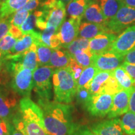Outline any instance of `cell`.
Segmentation results:
<instances>
[{"label":"cell","mask_w":135,"mask_h":135,"mask_svg":"<svg viewBox=\"0 0 135 135\" xmlns=\"http://www.w3.org/2000/svg\"><path fill=\"white\" fill-rule=\"evenodd\" d=\"M45 127L50 135H70L76 123L72 120V106L50 99H38Z\"/></svg>","instance_id":"obj_1"},{"label":"cell","mask_w":135,"mask_h":135,"mask_svg":"<svg viewBox=\"0 0 135 135\" xmlns=\"http://www.w3.org/2000/svg\"><path fill=\"white\" fill-rule=\"evenodd\" d=\"M11 123L26 135H50L45 127L43 111L29 97L20 100L19 110Z\"/></svg>","instance_id":"obj_2"},{"label":"cell","mask_w":135,"mask_h":135,"mask_svg":"<svg viewBox=\"0 0 135 135\" xmlns=\"http://www.w3.org/2000/svg\"><path fill=\"white\" fill-rule=\"evenodd\" d=\"M55 101L61 103H71L76 97L78 83L69 66L55 70L52 76Z\"/></svg>","instance_id":"obj_3"},{"label":"cell","mask_w":135,"mask_h":135,"mask_svg":"<svg viewBox=\"0 0 135 135\" xmlns=\"http://www.w3.org/2000/svg\"><path fill=\"white\" fill-rule=\"evenodd\" d=\"M7 60L9 64H6L12 75L11 81V88L19 95L24 97H30L33 88V71L23 67L20 64Z\"/></svg>","instance_id":"obj_4"},{"label":"cell","mask_w":135,"mask_h":135,"mask_svg":"<svg viewBox=\"0 0 135 135\" xmlns=\"http://www.w3.org/2000/svg\"><path fill=\"white\" fill-rule=\"evenodd\" d=\"M41 16L47 21V28L60 30L66 17L65 5L61 0H46L41 4Z\"/></svg>","instance_id":"obj_5"},{"label":"cell","mask_w":135,"mask_h":135,"mask_svg":"<svg viewBox=\"0 0 135 135\" xmlns=\"http://www.w3.org/2000/svg\"><path fill=\"white\" fill-rule=\"evenodd\" d=\"M53 67L41 66L33 71V89L41 99L49 100L51 96V78L54 73Z\"/></svg>","instance_id":"obj_6"},{"label":"cell","mask_w":135,"mask_h":135,"mask_svg":"<svg viewBox=\"0 0 135 135\" xmlns=\"http://www.w3.org/2000/svg\"><path fill=\"white\" fill-rule=\"evenodd\" d=\"M135 25V8L123 4L117 13L106 22L110 33H121L128 27Z\"/></svg>","instance_id":"obj_7"},{"label":"cell","mask_w":135,"mask_h":135,"mask_svg":"<svg viewBox=\"0 0 135 135\" xmlns=\"http://www.w3.org/2000/svg\"><path fill=\"white\" fill-rule=\"evenodd\" d=\"M18 94L11 88L0 86V118L6 123L11 122L18 112Z\"/></svg>","instance_id":"obj_8"},{"label":"cell","mask_w":135,"mask_h":135,"mask_svg":"<svg viewBox=\"0 0 135 135\" xmlns=\"http://www.w3.org/2000/svg\"><path fill=\"white\" fill-rule=\"evenodd\" d=\"M113 95L106 93L92 94L86 106L87 111L91 116L104 117L111 108Z\"/></svg>","instance_id":"obj_9"},{"label":"cell","mask_w":135,"mask_h":135,"mask_svg":"<svg viewBox=\"0 0 135 135\" xmlns=\"http://www.w3.org/2000/svg\"><path fill=\"white\" fill-rule=\"evenodd\" d=\"M124 56L112 50L93 55V65L99 71H113L124 62Z\"/></svg>","instance_id":"obj_10"},{"label":"cell","mask_w":135,"mask_h":135,"mask_svg":"<svg viewBox=\"0 0 135 135\" xmlns=\"http://www.w3.org/2000/svg\"><path fill=\"white\" fill-rule=\"evenodd\" d=\"M135 46V25L121 32L111 46V50L124 56Z\"/></svg>","instance_id":"obj_11"},{"label":"cell","mask_w":135,"mask_h":135,"mask_svg":"<svg viewBox=\"0 0 135 135\" xmlns=\"http://www.w3.org/2000/svg\"><path fill=\"white\" fill-rule=\"evenodd\" d=\"M81 21V18L70 17V19L63 22L58 31L61 43V46L65 48L78 37Z\"/></svg>","instance_id":"obj_12"},{"label":"cell","mask_w":135,"mask_h":135,"mask_svg":"<svg viewBox=\"0 0 135 135\" xmlns=\"http://www.w3.org/2000/svg\"><path fill=\"white\" fill-rule=\"evenodd\" d=\"M133 92L128 89H121L114 94L112 106L108 114V118H117L129 111V98Z\"/></svg>","instance_id":"obj_13"},{"label":"cell","mask_w":135,"mask_h":135,"mask_svg":"<svg viewBox=\"0 0 135 135\" xmlns=\"http://www.w3.org/2000/svg\"><path fill=\"white\" fill-rule=\"evenodd\" d=\"M36 50V45L35 43L23 53L14 56H7L3 59L20 64L23 67L34 71L39 66Z\"/></svg>","instance_id":"obj_14"},{"label":"cell","mask_w":135,"mask_h":135,"mask_svg":"<svg viewBox=\"0 0 135 135\" xmlns=\"http://www.w3.org/2000/svg\"><path fill=\"white\" fill-rule=\"evenodd\" d=\"M89 128L97 135H126L121 128L119 118L94 123Z\"/></svg>","instance_id":"obj_15"},{"label":"cell","mask_w":135,"mask_h":135,"mask_svg":"<svg viewBox=\"0 0 135 135\" xmlns=\"http://www.w3.org/2000/svg\"><path fill=\"white\" fill-rule=\"evenodd\" d=\"M116 37V34L113 33L100 34L89 40V50L93 55L100 54L110 50Z\"/></svg>","instance_id":"obj_16"},{"label":"cell","mask_w":135,"mask_h":135,"mask_svg":"<svg viewBox=\"0 0 135 135\" xmlns=\"http://www.w3.org/2000/svg\"><path fill=\"white\" fill-rule=\"evenodd\" d=\"M40 42H41V33L33 30L28 33L25 34L21 38L18 39L14 47L6 56H14L23 53L28 50L33 44H37Z\"/></svg>","instance_id":"obj_17"},{"label":"cell","mask_w":135,"mask_h":135,"mask_svg":"<svg viewBox=\"0 0 135 135\" xmlns=\"http://www.w3.org/2000/svg\"><path fill=\"white\" fill-rule=\"evenodd\" d=\"M104 33H110L105 25L83 22L80 24L78 38L91 40L98 35Z\"/></svg>","instance_id":"obj_18"},{"label":"cell","mask_w":135,"mask_h":135,"mask_svg":"<svg viewBox=\"0 0 135 135\" xmlns=\"http://www.w3.org/2000/svg\"><path fill=\"white\" fill-rule=\"evenodd\" d=\"M83 18L87 22L105 25L108 20L103 13L101 8L98 3L93 1L89 4L84 12Z\"/></svg>","instance_id":"obj_19"},{"label":"cell","mask_w":135,"mask_h":135,"mask_svg":"<svg viewBox=\"0 0 135 135\" xmlns=\"http://www.w3.org/2000/svg\"><path fill=\"white\" fill-rule=\"evenodd\" d=\"M29 1L30 0H4L0 2V20L12 16Z\"/></svg>","instance_id":"obj_20"},{"label":"cell","mask_w":135,"mask_h":135,"mask_svg":"<svg viewBox=\"0 0 135 135\" xmlns=\"http://www.w3.org/2000/svg\"><path fill=\"white\" fill-rule=\"evenodd\" d=\"M114 78L121 89L135 90V80L131 76L122 66H119L113 71Z\"/></svg>","instance_id":"obj_21"},{"label":"cell","mask_w":135,"mask_h":135,"mask_svg":"<svg viewBox=\"0 0 135 135\" xmlns=\"http://www.w3.org/2000/svg\"><path fill=\"white\" fill-rule=\"evenodd\" d=\"M72 58L73 57L66 50L62 51L59 49H53L51 56L50 61L48 66L57 68L68 67Z\"/></svg>","instance_id":"obj_22"},{"label":"cell","mask_w":135,"mask_h":135,"mask_svg":"<svg viewBox=\"0 0 135 135\" xmlns=\"http://www.w3.org/2000/svg\"><path fill=\"white\" fill-rule=\"evenodd\" d=\"M94 0H72L68 4L67 12L71 18L83 17L86 9Z\"/></svg>","instance_id":"obj_23"},{"label":"cell","mask_w":135,"mask_h":135,"mask_svg":"<svg viewBox=\"0 0 135 135\" xmlns=\"http://www.w3.org/2000/svg\"><path fill=\"white\" fill-rule=\"evenodd\" d=\"M113 71H99L94 78L93 79L89 91L91 94L101 93V90L106 82L112 75Z\"/></svg>","instance_id":"obj_24"},{"label":"cell","mask_w":135,"mask_h":135,"mask_svg":"<svg viewBox=\"0 0 135 135\" xmlns=\"http://www.w3.org/2000/svg\"><path fill=\"white\" fill-rule=\"evenodd\" d=\"M123 4L122 0H100L99 5L104 16L108 21L117 13Z\"/></svg>","instance_id":"obj_25"},{"label":"cell","mask_w":135,"mask_h":135,"mask_svg":"<svg viewBox=\"0 0 135 135\" xmlns=\"http://www.w3.org/2000/svg\"><path fill=\"white\" fill-rule=\"evenodd\" d=\"M99 71L97 68L91 65L83 69L78 80V88H85L89 89L93 79Z\"/></svg>","instance_id":"obj_26"},{"label":"cell","mask_w":135,"mask_h":135,"mask_svg":"<svg viewBox=\"0 0 135 135\" xmlns=\"http://www.w3.org/2000/svg\"><path fill=\"white\" fill-rule=\"evenodd\" d=\"M121 128L126 134H135V113L128 111L120 119Z\"/></svg>","instance_id":"obj_27"},{"label":"cell","mask_w":135,"mask_h":135,"mask_svg":"<svg viewBox=\"0 0 135 135\" xmlns=\"http://www.w3.org/2000/svg\"><path fill=\"white\" fill-rule=\"evenodd\" d=\"M37 47V56H38V64L40 66L48 65L50 61L51 56L53 49L41 43L36 44Z\"/></svg>","instance_id":"obj_28"},{"label":"cell","mask_w":135,"mask_h":135,"mask_svg":"<svg viewBox=\"0 0 135 135\" xmlns=\"http://www.w3.org/2000/svg\"><path fill=\"white\" fill-rule=\"evenodd\" d=\"M93 54L89 49L77 51L73 56V58L83 68L93 65Z\"/></svg>","instance_id":"obj_29"},{"label":"cell","mask_w":135,"mask_h":135,"mask_svg":"<svg viewBox=\"0 0 135 135\" xmlns=\"http://www.w3.org/2000/svg\"><path fill=\"white\" fill-rule=\"evenodd\" d=\"M42 13L43 12H42L41 10L40 9L35 11L33 13H30L28 18H26L24 23L22 24L21 27L20 28L23 35L33 31L34 28L36 26L38 17L41 16Z\"/></svg>","instance_id":"obj_30"},{"label":"cell","mask_w":135,"mask_h":135,"mask_svg":"<svg viewBox=\"0 0 135 135\" xmlns=\"http://www.w3.org/2000/svg\"><path fill=\"white\" fill-rule=\"evenodd\" d=\"M89 40L83 38H77L65 48L66 49L67 51L73 57L77 51L89 49Z\"/></svg>","instance_id":"obj_31"},{"label":"cell","mask_w":135,"mask_h":135,"mask_svg":"<svg viewBox=\"0 0 135 135\" xmlns=\"http://www.w3.org/2000/svg\"><path fill=\"white\" fill-rule=\"evenodd\" d=\"M17 39L8 33L7 35L0 40V51L2 54L3 58L8 55L16 44Z\"/></svg>","instance_id":"obj_32"},{"label":"cell","mask_w":135,"mask_h":135,"mask_svg":"<svg viewBox=\"0 0 135 135\" xmlns=\"http://www.w3.org/2000/svg\"><path fill=\"white\" fill-rule=\"evenodd\" d=\"M120 90H121V89L119 87L116 78H114L113 73H112V75L106 82L103 88L101 93H106L114 95V94H116Z\"/></svg>","instance_id":"obj_33"},{"label":"cell","mask_w":135,"mask_h":135,"mask_svg":"<svg viewBox=\"0 0 135 135\" xmlns=\"http://www.w3.org/2000/svg\"><path fill=\"white\" fill-rule=\"evenodd\" d=\"M30 13L31 12H30V11H18L17 12L14 13L10 18L11 25H14V26L20 28Z\"/></svg>","instance_id":"obj_34"},{"label":"cell","mask_w":135,"mask_h":135,"mask_svg":"<svg viewBox=\"0 0 135 135\" xmlns=\"http://www.w3.org/2000/svg\"><path fill=\"white\" fill-rule=\"evenodd\" d=\"M92 94L89 92V89L85 88H78L76 94V100L79 104H82L86 107V104L91 97Z\"/></svg>","instance_id":"obj_35"},{"label":"cell","mask_w":135,"mask_h":135,"mask_svg":"<svg viewBox=\"0 0 135 135\" xmlns=\"http://www.w3.org/2000/svg\"><path fill=\"white\" fill-rule=\"evenodd\" d=\"M70 135H97L86 126L79 125L76 123Z\"/></svg>","instance_id":"obj_36"},{"label":"cell","mask_w":135,"mask_h":135,"mask_svg":"<svg viewBox=\"0 0 135 135\" xmlns=\"http://www.w3.org/2000/svg\"><path fill=\"white\" fill-rule=\"evenodd\" d=\"M58 30L53 28H46L45 30H43V33H41V43L47 45L50 47V38L52 35H55V33H58Z\"/></svg>","instance_id":"obj_37"},{"label":"cell","mask_w":135,"mask_h":135,"mask_svg":"<svg viewBox=\"0 0 135 135\" xmlns=\"http://www.w3.org/2000/svg\"><path fill=\"white\" fill-rule=\"evenodd\" d=\"M11 16L0 20V40L9 33L10 27L11 26L10 21Z\"/></svg>","instance_id":"obj_38"},{"label":"cell","mask_w":135,"mask_h":135,"mask_svg":"<svg viewBox=\"0 0 135 135\" xmlns=\"http://www.w3.org/2000/svg\"><path fill=\"white\" fill-rule=\"evenodd\" d=\"M68 66L71 68L73 73L74 77H75V80L78 81V80L79 78H80L81 74L84 68L81 66L79 65L73 58H72L71 61Z\"/></svg>","instance_id":"obj_39"},{"label":"cell","mask_w":135,"mask_h":135,"mask_svg":"<svg viewBox=\"0 0 135 135\" xmlns=\"http://www.w3.org/2000/svg\"><path fill=\"white\" fill-rule=\"evenodd\" d=\"M40 4V0H30L26 4L18 11H30L31 12L35 9Z\"/></svg>","instance_id":"obj_40"},{"label":"cell","mask_w":135,"mask_h":135,"mask_svg":"<svg viewBox=\"0 0 135 135\" xmlns=\"http://www.w3.org/2000/svg\"><path fill=\"white\" fill-rule=\"evenodd\" d=\"M121 66H122L126 70V71L135 80V64L124 61L121 64Z\"/></svg>","instance_id":"obj_41"},{"label":"cell","mask_w":135,"mask_h":135,"mask_svg":"<svg viewBox=\"0 0 135 135\" xmlns=\"http://www.w3.org/2000/svg\"><path fill=\"white\" fill-rule=\"evenodd\" d=\"M8 134L9 135H26L23 131L20 130L15 127L14 124L11 122H8Z\"/></svg>","instance_id":"obj_42"},{"label":"cell","mask_w":135,"mask_h":135,"mask_svg":"<svg viewBox=\"0 0 135 135\" xmlns=\"http://www.w3.org/2000/svg\"><path fill=\"white\" fill-rule=\"evenodd\" d=\"M9 33L11 34L13 36H14L17 40L21 38L23 36V33H22L19 27L14 26V25H11V27H10Z\"/></svg>","instance_id":"obj_43"},{"label":"cell","mask_w":135,"mask_h":135,"mask_svg":"<svg viewBox=\"0 0 135 135\" xmlns=\"http://www.w3.org/2000/svg\"><path fill=\"white\" fill-rule=\"evenodd\" d=\"M124 61L135 64V46L124 55Z\"/></svg>","instance_id":"obj_44"},{"label":"cell","mask_w":135,"mask_h":135,"mask_svg":"<svg viewBox=\"0 0 135 135\" xmlns=\"http://www.w3.org/2000/svg\"><path fill=\"white\" fill-rule=\"evenodd\" d=\"M0 135H9L8 123L1 118H0Z\"/></svg>","instance_id":"obj_45"},{"label":"cell","mask_w":135,"mask_h":135,"mask_svg":"<svg viewBox=\"0 0 135 135\" xmlns=\"http://www.w3.org/2000/svg\"><path fill=\"white\" fill-rule=\"evenodd\" d=\"M129 111L135 113V90L131 93L129 98Z\"/></svg>","instance_id":"obj_46"},{"label":"cell","mask_w":135,"mask_h":135,"mask_svg":"<svg viewBox=\"0 0 135 135\" xmlns=\"http://www.w3.org/2000/svg\"><path fill=\"white\" fill-rule=\"evenodd\" d=\"M124 4L129 7L135 8V0H122Z\"/></svg>","instance_id":"obj_47"},{"label":"cell","mask_w":135,"mask_h":135,"mask_svg":"<svg viewBox=\"0 0 135 135\" xmlns=\"http://www.w3.org/2000/svg\"><path fill=\"white\" fill-rule=\"evenodd\" d=\"M3 63V56L2 54L1 53V51H0V66L2 65Z\"/></svg>","instance_id":"obj_48"},{"label":"cell","mask_w":135,"mask_h":135,"mask_svg":"<svg viewBox=\"0 0 135 135\" xmlns=\"http://www.w3.org/2000/svg\"><path fill=\"white\" fill-rule=\"evenodd\" d=\"M61 1H63V2L65 3V4H67V3H69L70 2H71L72 0H61Z\"/></svg>","instance_id":"obj_49"},{"label":"cell","mask_w":135,"mask_h":135,"mask_svg":"<svg viewBox=\"0 0 135 135\" xmlns=\"http://www.w3.org/2000/svg\"><path fill=\"white\" fill-rule=\"evenodd\" d=\"M126 135H128V134H126ZM133 135H135V134H133Z\"/></svg>","instance_id":"obj_50"}]
</instances>
